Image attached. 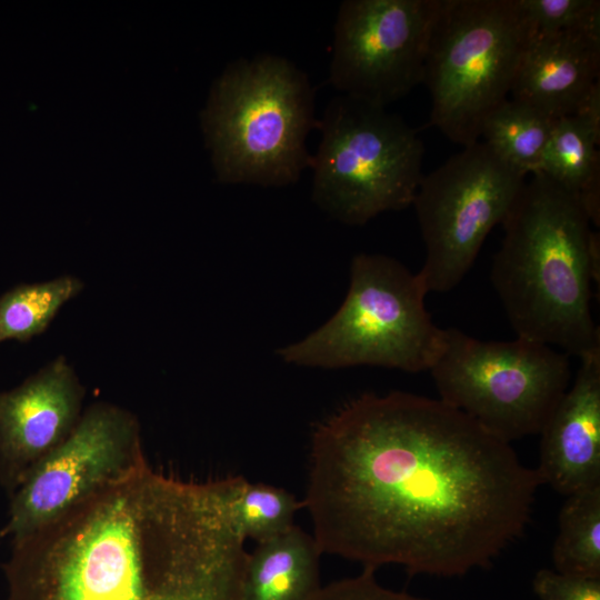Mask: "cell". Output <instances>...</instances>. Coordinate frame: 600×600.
Here are the masks:
<instances>
[{"label":"cell","mask_w":600,"mask_h":600,"mask_svg":"<svg viewBox=\"0 0 600 600\" xmlns=\"http://www.w3.org/2000/svg\"><path fill=\"white\" fill-rule=\"evenodd\" d=\"M540 484L511 443L462 411L392 391L316 426L302 503L322 553L456 577L524 532Z\"/></svg>","instance_id":"cell-1"},{"label":"cell","mask_w":600,"mask_h":600,"mask_svg":"<svg viewBox=\"0 0 600 600\" xmlns=\"http://www.w3.org/2000/svg\"><path fill=\"white\" fill-rule=\"evenodd\" d=\"M230 493L146 462L12 539L6 600H244Z\"/></svg>","instance_id":"cell-2"},{"label":"cell","mask_w":600,"mask_h":600,"mask_svg":"<svg viewBox=\"0 0 600 600\" xmlns=\"http://www.w3.org/2000/svg\"><path fill=\"white\" fill-rule=\"evenodd\" d=\"M580 197L541 172L524 182L502 222L490 279L517 337L579 359L600 350L591 313L600 238Z\"/></svg>","instance_id":"cell-3"},{"label":"cell","mask_w":600,"mask_h":600,"mask_svg":"<svg viewBox=\"0 0 600 600\" xmlns=\"http://www.w3.org/2000/svg\"><path fill=\"white\" fill-rule=\"evenodd\" d=\"M201 124L219 181L288 186L311 164L306 139L319 127L314 89L282 57L242 58L213 82Z\"/></svg>","instance_id":"cell-4"},{"label":"cell","mask_w":600,"mask_h":600,"mask_svg":"<svg viewBox=\"0 0 600 600\" xmlns=\"http://www.w3.org/2000/svg\"><path fill=\"white\" fill-rule=\"evenodd\" d=\"M428 288L420 272L377 253H359L338 311L302 340L278 351L291 364L339 369L376 366L429 371L444 342L426 308Z\"/></svg>","instance_id":"cell-5"},{"label":"cell","mask_w":600,"mask_h":600,"mask_svg":"<svg viewBox=\"0 0 600 600\" xmlns=\"http://www.w3.org/2000/svg\"><path fill=\"white\" fill-rule=\"evenodd\" d=\"M533 29L518 0H441L424 64L430 124L462 147L507 100Z\"/></svg>","instance_id":"cell-6"},{"label":"cell","mask_w":600,"mask_h":600,"mask_svg":"<svg viewBox=\"0 0 600 600\" xmlns=\"http://www.w3.org/2000/svg\"><path fill=\"white\" fill-rule=\"evenodd\" d=\"M311 157L312 199L332 218L363 226L412 204L423 177L418 132L386 108L347 96L333 98Z\"/></svg>","instance_id":"cell-7"},{"label":"cell","mask_w":600,"mask_h":600,"mask_svg":"<svg viewBox=\"0 0 600 600\" xmlns=\"http://www.w3.org/2000/svg\"><path fill=\"white\" fill-rule=\"evenodd\" d=\"M439 399L511 443L539 434L570 384L569 356L517 337L484 341L447 328L429 370Z\"/></svg>","instance_id":"cell-8"},{"label":"cell","mask_w":600,"mask_h":600,"mask_svg":"<svg viewBox=\"0 0 600 600\" xmlns=\"http://www.w3.org/2000/svg\"><path fill=\"white\" fill-rule=\"evenodd\" d=\"M524 177L480 140L422 177L412 206L426 248L419 272L429 292L460 283L489 232L508 216Z\"/></svg>","instance_id":"cell-9"},{"label":"cell","mask_w":600,"mask_h":600,"mask_svg":"<svg viewBox=\"0 0 600 600\" xmlns=\"http://www.w3.org/2000/svg\"><path fill=\"white\" fill-rule=\"evenodd\" d=\"M441 0H346L333 29L330 82L386 108L423 82Z\"/></svg>","instance_id":"cell-10"},{"label":"cell","mask_w":600,"mask_h":600,"mask_svg":"<svg viewBox=\"0 0 600 600\" xmlns=\"http://www.w3.org/2000/svg\"><path fill=\"white\" fill-rule=\"evenodd\" d=\"M146 462L138 418L110 402L90 404L71 433L28 471L10 496L2 534L16 539L33 531Z\"/></svg>","instance_id":"cell-11"},{"label":"cell","mask_w":600,"mask_h":600,"mask_svg":"<svg viewBox=\"0 0 600 600\" xmlns=\"http://www.w3.org/2000/svg\"><path fill=\"white\" fill-rule=\"evenodd\" d=\"M84 387L64 357L0 392V486L10 497L82 414Z\"/></svg>","instance_id":"cell-12"},{"label":"cell","mask_w":600,"mask_h":600,"mask_svg":"<svg viewBox=\"0 0 600 600\" xmlns=\"http://www.w3.org/2000/svg\"><path fill=\"white\" fill-rule=\"evenodd\" d=\"M539 434L541 483L566 497L600 486V350L580 358L573 383Z\"/></svg>","instance_id":"cell-13"},{"label":"cell","mask_w":600,"mask_h":600,"mask_svg":"<svg viewBox=\"0 0 600 600\" xmlns=\"http://www.w3.org/2000/svg\"><path fill=\"white\" fill-rule=\"evenodd\" d=\"M599 73L600 12L572 29L533 31L510 93L552 119L572 116Z\"/></svg>","instance_id":"cell-14"},{"label":"cell","mask_w":600,"mask_h":600,"mask_svg":"<svg viewBox=\"0 0 600 600\" xmlns=\"http://www.w3.org/2000/svg\"><path fill=\"white\" fill-rule=\"evenodd\" d=\"M314 537L293 524L248 552L244 600H311L320 584V556Z\"/></svg>","instance_id":"cell-15"},{"label":"cell","mask_w":600,"mask_h":600,"mask_svg":"<svg viewBox=\"0 0 600 600\" xmlns=\"http://www.w3.org/2000/svg\"><path fill=\"white\" fill-rule=\"evenodd\" d=\"M552 122L538 109L507 99L486 118L480 137L503 162L527 176L539 170Z\"/></svg>","instance_id":"cell-16"},{"label":"cell","mask_w":600,"mask_h":600,"mask_svg":"<svg viewBox=\"0 0 600 600\" xmlns=\"http://www.w3.org/2000/svg\"><path fill=\"white\" fill-rule=\"evenodd\" d=\"M558 523L556 571L600 579V486L567 496Z\"/></svg>","instance_id":"cell-17"},{"label":"cell","mask_w":600,"mask_h":600,"mask_svg":"<svg viewBox=\"0 0 600 600\" xmlns=\"http://www.w3.org/2000/svg\"><path fill=\"white\" fill-rule=\"evenodd\" d=\"M81 279L64 274L51 280L22 283L0 296V343L27 342L43 333L60 309L83 289Z\"/></svg>","instance_id":"cell-18"},{"label":"cell","mask_w":600,"mask_h":600,"mask_svg":"<svg viewBox=\"0 0 600 600\" xmlns=\"http://www.w3.org/2000/svg\"><path fill=\"white\" fill-rule=\"evenodd\" d=\"M600 140L576 117L553 119L539 170L572 193L600 182Z\"/></svg>","instance_id":"cell-19"},{"label":"cell","mask_w":600,"mask_h":600,"mask_svg":"<svg viewBox=\"0 0 600 600\" xmlns=\"http://www.w3.org/2000/svg\"><path fill=\"white\" fill-rule=\"evenodd\" d=\"M231 509L244 539L257 543L273 539L294 523L297 511L303 507L283 488L252 483L240 476L231 477Z\"/></svg>","instance_id":"cell-20"},{"label":"cell","mask_w":600,"mask_h":600,"mask_svg":"<svg viewBox=\"0 0 600 600\" xmlns=\"http://www.w3.org/2000/svg\"><path fill=\"white\" fill-rule=\"evenodd\" d=\"M536 32H558L576 28L600 12L599 0H518Z\"/></svg>","instance_id":"cell-21"},{"label":"cell","mask_w":600,"mask_h":600,"mask_svg":"<svg viewBox=\"0 0 600 600\" xmlns=\"http://www.w3.org/2000/svg\"><path fill=\"white\" fill-rule=\"evenodd\" d=\"M311 600H429L381 586L374 570H364L354 577L322 586Z\"/></svg>","instance_id":"cell-22"},{"label":"cell","mask_w":600,"mask_h":600,"mask_svg":"<svg viewBox=\"0 0 600 600\" xmlns=\"http://www.w3.org/2000/svg\"><path fill=\"white\" fill-rule=\"evenodd\" d=\"M541 600H600V579L539 570L532 582Z\"/></svg>","instance_id":"cell-23"},{"label":"cell","mask_w":600,"mask_h":600,"mask_svg":"<svg viewBox=\"0 0 600 600\" xmlns=\"http://www.w3.org/2000/svg\"><path fill=\"white\" fill-rule=\"evenodd\" d=\"M576 116L600 140V82L597 81L578 106Z\"/></svg>","instance_id":"cell-24"}]
</instances>
